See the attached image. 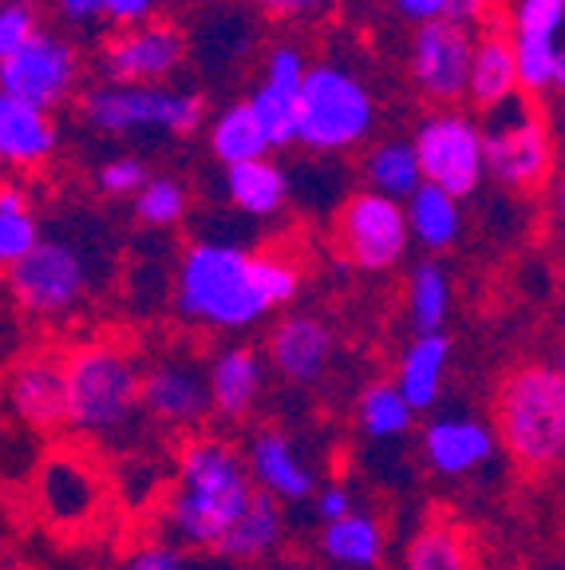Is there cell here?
I'll list each match as a JSON object with an SVG mask.
<instances>
[{
  "instance_id": "obj_1",
  "label": "cell",
  "mask_w": 565,
  "mask_h": 570,
  "mask_svg": "<svg viewBox=\"0 0 565 570\" xmlns=\"http://www.w3.org/2000/svg\"><path fill=\"white\" fill-rule=\"evenodd\" d=\"M300 294V266L289 254H249L234 242L198 238L182 249L175 305L190 325L241 333Z\"/></svg>"
},
{
  "instance_id": "obj_2",
  "label": "cell",
  "mask_w": 565,
  "mask_h": 570,
  "mask_svg": "<svg viewBox=\"0 0 565 570\" xmlns=\"http://www.w3.org/2000/svg\"><path fill=\"white\" fill-rule=\"evenodd\" d=\"M249 499L254 483L238 448L221 436H195L178 452V488L167 503V523L178 543L214 551Z\"/></svg>"
},
{
  "instance_id": "obj_3",
  "label": "cell",
  "mask_w": 565,
  "mask_h": 570,
  "mask_svg": "<svg viewBox=\"0 0 565 570\" xmlns=\"http://www.w3.org/2000/svg\"><path fill=\"white\" fill-rule=\"evenodd\" d=\"M490 432L522 472L546 475L565 452V376L562 368L518 365L503 376L490 404Z\"/></svg>"
},
{
  "instance_id": "obj_4",
  "label": "cell",
  "mask_w": 565,
  "mask_h": 570,
  "mask_svg": "<svg viewBox=\"0 0 565 570\" xmlns=\"http://www.w3.org/2000/svg\"><path fill=\"white\" fill-rule=\"evenodd\" d=\"M63 365V404L68 428L83 436H116L139 416V376L142 365L127 348L111 341L76 345Z\"/></svg>"
},
{
  "instance_id": "obj_5",
  "label": "cell",
  "mask_w": 565,
  "mask_h": 570,
  "mask_svg": "<svg viewBox=\"0 0 565 570\" xmlns=\"http://www.w3.org/2000/svg\"><path fill=\"white\" fill-rule=\"evenodd\" d=\"M376 131V96L345 63H309L297 91L293 142L313 155L356 151Z\"/></svg>"
},
{
  "instance_id": "obj_6",
  "label": "cell",
  "mask_w": 565,
  "mask_h": 570,
  "mask_svg": "<svg viewBox=\"0 0 565 570\" xmlns=\"http://www.w3.org/2000/svg\"><path fill=\"white\" fill-rule=\"evenodd\" d=\"M83 119L103 135H175L186 139L206 124V99L190 88L155 83V88H123L96 83L83 91Z\"/></svg>"
},
{
  "instance_id": "obj_7",
  "label": "cell",
  "mask_w": 565,
  "mask_h": 570,
  "mask_svg": "<svg viewBox=\"0 0 565 570\" xmlns=\"http://www.w3.org/2000/svg\"><path fill=\"white\" fill-rule=\"evenodd\" d=\"M483 127V167L506 190H534L554 167V139L546 119L534 111V99L511 96L506 104L475 116Z\"/></svg>"
},
{
  "instance_id": "obj_8",
  "label": "cell",
  "mask_w": 565,
  "mask_h": 570,
  "mask_svg": "<svg viewBox=\"0 0 565 570\" xmlns=\"http://www.w3.org/2000/svg\"><path fill=\"white\" fill-rule=\"evenodd\" d=\"M419 178L450 198H470L486 183L483 127L467 107H432L412 135Z\"/></svg>"
},
{
  "instance_id": "obj_9",
  "label": "cell",
  "mask_w": 565,
  "mask_h": 570,
  "mask_svg": "<svg viewBox=\"0 0 565 570\" xmlns=\"http://www.w3.org/2000/svg\"><path fill=\"white\" fill-rule=\"evenodd\" d=\"M503 32L522 96H554L565 83V0H506Z\"/></svg>"
},
{
  "instance_id": "obj_10",
  "label": "cell",
  "mask_w": 565,
  "mask_h": 570,
  "mask_svg": "<svg viewBox=\"0 0 565 570\" xmlns=\"http://www.w3.org/2000/svg\"><path fill=\"white\" fill-rule=\"evenodd\" d=\"M9 289L32 317H63L91 289L88 258L68 238H40L17 266H9Z\"/></svg>"
},
{
  "instance_id": "obj_11",
  "label": "cell",
  "mask_w": 565,
  "mask_h": 570,
  "mask_svg": "<svg viewBox=\"0 0 565 570\" xmlns=\"http://www.w3.org/2000/svg\"><path fill=\"white\" fill-rule=\"evenodd\" d=\"M336 254L364 274L396 269L412 249L404 223V203H391L371 190H356L340 203L333 223Z\"/></svg>"
},
{
  "instance_id": "obj_12",
  "label": "cell",
  "mask_w": 565,
  "mask_h": 570,
  "mask_svg": "<svg viewBox=\"0 0 565 570\" xmlns=\"http://www.w3.org/2000/svg\"><path fill=\"white\" fill-rule=\"evenodd\" d=\"M80 71V48L63 40V36L48 32V28H40L24 48L0 56V96L20 99V104L40 107V111L52 116L56 107L76 96Z\"/></svg>"
},
{
  "instance_id": "obj_13",
  "label": "cell",
  "mask_w": 565,
  "mask_h": 570,
  "mask_svg": "<svg viewBox=\"0 0 565 570\" xmlns=\"http://www.w3.org/2000/svg\"><path fill=\"white\" fill-rule=\"evenodd\" d=\"M190 40L170 20H147V24L123 28L107 40L99 68L103 83H123V88H155L170 83L182 71Z\"/></svg>"
},
{
  "instance_id": "obj_14",
  "label": "cell",
  "mask_w": 565,
  "mask_h": 570,
  "mask_svg": "<svg viewBox=\"0 0 565 570\" xmlns=\"http://www.w3.org/2000/svg\"><path fill=\"white\" fill-rule=\"evenodd\" d=\"M470 52H475V32L455 20H427L412 32L407 45V71L419 96L432 107H459L467 96Z\"/></svg>"
},
{
  "instance_id": "obj_15",
  "label": "cell",
  "mask_w": 565,
  "mask_h": 570,
  "mask_svg": "<svg viewBox=\"0 0 565 570\" xmlns=\"http://www.w3.org/2000/svg\"><path fill=\"white\" fill-rule=\"evenodd\" d=\"M309 71V56L305 48L293 45V40H281L266 52L261 60V80L254 83V91L246 96L249 111L266 131L269 147L281 151V147H293V116H297V91L300 80Z\"/></svg>"
},
{
  "instance_id": "obj_16",
  "label": "cell",
  "mask_w": 565,
  "mask_h": 570,
  "mask_svg": "<svg viewBox=\"0 0 565 570\" xmlns=\"http://www.w3.org/2000/svg\"><path fill=\"white\" fill-rule=\"evenodd\" d=\"M336 333L317 313H281L266 337V361L289 384H313L328 373Z\"/></svg>"
},
{
  "instance_id": "obj_17",
  "label": "cell",
  "mask_w": 565,
  "mask_h": 570,
  "mask_svg": "<svg viewBox=\"0 0 565 570\" xmlns=\"http://www.w3.org/2000/svg\"><path fill=\"white\" fill-rule=\"evenodd\" d=\"M139 412L155 416L159 424H198L210 412L206 396V368L186 356H162L142 368L139 376Z\"/></svg>"
},
{
  "instance_id": "obj_18",
  "label": "cell",
  "mask_w": 565,
  "mask_h": 570,
  "mask_svg": "<svg viewBox=\"0 0 565 570\" xmlns=\"http://www.w3.org/2000/svg\"><path fill=\"white\" fill-rule=\"evenodd\" d=\"M241 460H246L254 491L277 499L281 508L285 503H309V499L317 495V475H313V468L305 463V455L297 452V444H293L285 432H277V428L254 432L246 452H241Z\"/></svg>"
},
{
  "instance_id": "obj_19",
  "label": "cell",
  "mask_w": 565,
  "mask_h": 570,
  "mask_svg": "<svg viewBox=\"0 0 565 570\" xmlns=\"http://www.w3.org/2000/svg\"><path fill=\"white\" fill-rule=\"evenodd\" d=\"M9 409L32 432H60L68 428V404H63V365L60 356L36 353L20 361L9 373Z\"/></svg>"
},
{
  "instance_id": "obj_20",
  "label": "cell",
  "mask_w": 565,
  "mask_h": 570,
  "mask_svg": "<svg viewBox=\"0 0 565 570\" xmlns=\"http://www.w3.org/2000/svg\"><path fill=\"white\" fill-rule=\"evenodd\" d=\"M495 432L475 416H435L424 428V460L439 475H470L495 455Z\"/></svg>"
},
{
  "instance_id": "obj_21",
  "label": "cell",
  "mask_w": 565,
  "mask_h": 570,
  "mask_svg": "<svg viewBox=\"0 0 565 570\" xmlns=\"http://www.w3.org/2000/svg\"><path fill=\"white\" fill-rule=\"evenodd\" d=\"M266 389V361L249 345L221 348L206 368V396H210V412L226 420H241L254 412L257 396Z\"/></svg>"
},
{
  "instance_id": "obj_22",
  "label": "cell",
  "mask_w": 565,
  "mask_h": 570,
  "mask_svg": "<svg viewBox=\"0 0 565 570\" xmlns=\"http://www.w3.org/2000/svg\"><path fill=\"white\" fill-rule=\"evenodd\" d=\"M56 119L40 107L0 96V163L17 170H32L56 155Z\"/></svg>"
},
{
  "instance_id": "obj_23",
  "label": "cell",
  "mask_w": 565,
  "mask_h": 570,
  "mask_svg": "<svg viewBox=\"0 0 565 570\" xmlns=\"http://www.w3.org/2000/svg\"><path fill=\"white\" fill-rule=\"evenodd\" d=\"M281 543H285V508L277 499L254 491V499L241 508V515L230 523V531L221 534V543L214 547V554L246 567V562L269 559Z\"/></svg>"
},
{
  "instance_id": "obj_24",
  "label": "cell",
  "mask_w": 565,
  "mask_h": 570,
  "mask_svg": "<svg viewBox=\"0 0 565 570\" xmlns=\"http://www.w3.org/2000/svg\"><path fill=\"white\" fill-rule=\"evenodd\" d=\"M511 96H518V71H514L511 40H506L503 28H486L483 36H475L463 104H470L483 116L490 107L506 104Z\"/></svg>"
},
{
  "instance_id": "obj_25",
  "label": "cell",
  "mask_w": 565,
  "mask_h": 570,
  "mask_svg": "<svg viewBox=\"0 0 565 570\" xmlns=\"http://www.w3.org/2000/svg\"><path fill=\"white\" fill-rule=\"evenodd\" d=\"M40 499L56 523H83L99 508V480L76 455H52L40 472Z\"/></svg>"
},
{
  "instance_id": "obj_26",
  "label": "cell",
  "mask_w": 565,
  "mask_h": 570,
  "mask_svg": "<svg viewBox=\"0 0 565 570\" xmlns=\"http://www.w3.org/2000/svg\"><path fill=\"white\" fill-rule=\"evenodd\" d=\"M450 361V337L447 333H424V337H412V345L404 348L396 368V389L407 401L412 412H427L439 404L443 396V373H447Z\"/></svg>"
},
{
  "instance_id": "obj_27",
  "label": "cell",
  "mask_w": 565,
  "mask_h": 570,
  "mask_svg": "<svg viewBox=\"0 0 565 570\" xmlns=\"http://www.w3.org/2000/svg\"><path fill=\"white\" fill-rule=\"evenodd\" d=\"M293 195V183L285 175L281 163L274 159H254L226 167V198L249 218H274L285 210Z\"/></svg>"
},
{
  "instance_id": "obj_28",
  "label": "cell",
  "mask_w": 565,
  "mask_h": 570,
  "mask_svg": "<svg viewBox=\"0 0 565 570\" xmlns=\"http://www.w3.org/2000/svg\"><path fill=\"white\" fill-rule=\"evenodd\" d=\"M404 223H407V238L419 242L432 254H439V249H450L459 242L463 203L424 183V187H416V195L404 198Z\"/></svg>"
},
{
  "instance_id": "obj_29",
  "label": "cell",
  "mask_w": 565,
  "mask_h": 570,
  "mask_svg": "<svg viewBox=\"0 0 565 570\" xmlns=\"http://www.w3.org/2000/svg\"><path fill=\"white\" fill-rule=\"evenodd\" d=\"M206 139H210V155L221 167H238V163L269 159V139L261 131V124L254 119L246 99L238 104H226L221 111H214L210 127H206Z\"/></svg>"
},
{
  "instance_id": "obj_30",
  "label": "cell",
  "mask_w": 565,
  "mask_h": 570,
  "mask_svg": "<svg viewBox=\"0 0 565 570\" xmlns=\"http://www.w3.org/2000/svg\"><path fill=\"white\" fill-rule=\"evenodd\" d=\"M320 554L336 567L371 570L384 559V527L380 519L364 515V511H348L345 519H333L320 531Z\"/></svg>"
},
{
  "instance_id": "obj_31",
  "label": "cell",
  "mask_w": 565,
  "mask_h": 570,
  "mask_svg": "<svg viewBox=\"0 0 565 570\" xmlns=\"http://www.w3.org/2000/svg\"><path fill=\"white\" fill-rule=\"evenodd\" d=\"M364 183H368L371 195H384L391 203H404V198L416 195V187H424L419 178V163L412 142L407 139H380L364 151Z\"/></svg>"
},
{
  "instance_id": "obj_32",
  "label": "cell",
  "mask_w": 565,
  "mask_h": 570,
  "mask_svg": "<svg viewBox=\"0 0 565 570\" xmlns=\"http://www.w3.org/2000/svg\"><path fill=\"white\" fill-rule=\"evenodd\" d=\"M450 313V274L435 258L416 262V269L407 274V317L416 337L424 333H443Z\"/></svg>"
},
{
  "instance_id": "obj_33",
  "label": "cell",
  "mask_w": 565,
  "mask_h": 570,
  "mask_svg": "<svg viewBox=\"0 0 565 570\" xmlns=\"http://www.w3.org/2000/svg\"><path fill=\"white\" fill-rule=\"evenodd\" d=\"M356 420H360L364 436L371 440H399L412 432L416 412L407 409V401L399 396V389L391 381H376L360 392L356 401Z\"/></svg>"
},
{
  "instance_id": "obj_34",
  "label": "cell",
  "mask_w": 565,
  "mask_h": 570,
  "mask_svg": "<svg viewBox=\"0 0 565 570\" xmlns=\"http://www.w3.org/2000/svg\"><path fill=\"white\" fill-rule=\"evenodd\" d=\"M40 238L44 234H40L28 195L17 183H0V266H17Z\"/></svg>"
},
{
  "instance_id": "obj_35",
  "label": "cell",
  "mask_w": 565,
  "mask_h": 570,
  "mask_svg": "<svg viewBox=\"0 0 565 570\" xmlns=\"http://www.w3.org/2000/svg\"><path fill=\"white\" fill-rule=\"evenodd\" d=\"M404 570H470V547L459 527L427 523L407 547Z\"/></svg>"
},
{
  "instance_id": "obj_36",
  "label": "cell",
  "mask_w": 565,
  "mask_h": 570,
  "mask_svg": "<svg viewBox=\"0 0 565 570\" xmlns=\"http://www.w3.org/2000/svg\"><path fill=\"white\" fill-rule=\"evenodd\" d=\"M131 203H135V218H139L142 226H150V230H170V226L182 223L186 210H190V190H186V183L175 175H150Z\"/></svg>"
},
{
  "instance_id": "obj_37",
  "label": "cell",
  "mask_w": 565,
  "mask_h": 570,
  "mask_svg": "<svg viewBox=\"0 0 565 570\" xmlns=\"http://www.w3.org/2000/svg\"><path fill=\"white\" fill-rule=\"evenodd\" d=\"M147 178H150V170L139 155H116V159L99 163L96 187H99V195H107V198H135Z\"/></svg>"
},
{
  "instance_id": "obj_38",
  "label": "cell",
  "mask_w": 565,
  "mask_h": 570,
  "mask_svg": "<svg viewBox=\"0 0 565 570\" xmlns=\"http://www.w3.org/2000/svg\"><path fill=\"white\" fill-rule=\"evenodd\" d=\"M36 32H40V17H36L32 0H4L0 4V56L24 48Z\"/></svg>"
},
{
  "instance_id": "obj_39",
  "label": "cell",
  "mask_w": 565,
  "mask_h": 570,
  "mask_svg": "<svg viewBox=\"0 0 565 570\" xmlns=\"http://www.w3.org/2000/svg\"><path fill=\"white\" fill-rule=\"evenodd\" d=\"M266 17L281 20V24H317L328 12L340 4V0H254Z\"/></svg>"
},
{
  "instance_id": "obj_40",
  "label": "cell",
  "mask_w": 565,
  "mask_h": 570,
  "mask_svg": "<svg viewBox=\"0 0 565 570\" xmlns=\"http://www.w3.org/2000/svg\"><path fill=\"white\" fill-rule=\"evenodd\" d=\"M127 570H190V562H186L182 547L159 539V543L139 547V551L127 559Z\"/></svg>"
},
{
  "instance_id": "obj_41",
  "label": "cell",
  "mask_w": 565,
  "mask_h": 570,
  "mask_svg": "<svg viewBox=\"0 0 565 570\" xmlns=\"http://www.w3.org/2000/svg\"><path fill=\"white\" fill-rule=\"evenodd\" d=\"M155 9H159V0H99V17L119 28L147 24L155 17Z\"/></svg>"
},
{
  "instance_id": "obj_42",
  "label": "cell",
  "mask_w": 565,
  "mask_h": 570,
  "mask_svg": "<svg viewBox=\"0 0 565 570\" xmlns=\"http://www.w3.org/2000/svg\"><path fill=\"white\" fill-rule=\"evenodd\" d=\"M313 508H317V519L320 523H333V519H345L353 508V495H348L340 483H328V488H320L317 495H313Z\"/></svg>"
},
{
  "instance_id": "obj_43",
  "label": "cell",
  "mask_w": 565,
  "mask_h": 570,
  "mask_svg": "<svg viewBox=\"0 0 565 570\" xmlns=\"http://www.w3.org/2000/svg\"><path fill=\"white\" fill-rule=\"evenodd\" d=\"M495 9V0H443V20H455L463 28L483 24Z\"/></svg>"
},
{
  "instance_id": "obj_44",
  "label": "cell",
  "mask_w": 565,
  "mask_h": 570,
  "mask_svg": "<svg viewBox=\"0 0 565 570\" xmlns=\"http://www.w3.org/2000/svg\"><path fill=\"white\" fill-rule=\"evenodd\" d=\"M388 4L407 20V24H416V28L443 17V0H388Z\"/></svg>"
},
{
  "instance_id": "obj_45",
  "label": "cell",
  "mask_w": 565,
  "mask_h": 570,
  "mask_svg": "<svg viewBox=\"0 0 565 570\" xmlns=\"http://www.w3.org/2000/svg\"><path fill=\"white\" fill-rule=\"evenodd\" d=\"M56 9L63 12L68 20H96L99 17V0H56Z\"/></svg>"
},
{
  "instance_id": "obj_46",
  "label": "cell",
  "mask_w": 565,
  "mask_h": 570,
  "mask_svg": "<svg viewBox=\"0 0 565 570\" xmlns=\"http://www.w3.org/2000/svg\"><path fill=\"white\" fill-rule=\"evenodd\" d=\"M340 4H348V9H356V12H368V9H380L384 0H340Z\"/></svg>"
}]
</instances>
